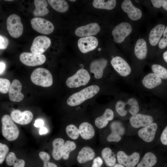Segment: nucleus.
I'll return each mask as SVG.
<instances>
[{"mask_svg": "<svg viewBox=\"0 0 167 167\" xmlns=\"http://www.w3.org/2000/svg\"><path fill=\"white\" fill-rule=\"evenodd\" d=\"M31 24L32 28L41 34L48 35L54 30V26L50 21L40 17H35L32 19Z\"/></svg>", "mask_w": 167, "mask_h": 167, "instance_id": "nucleus-6", "label": "nucleus"}, {"mask_svg": "<svg viewBox=\"0 0 167 167\" xmlns=\"http://www.w3.org/2000/svg\"><path fill=\"white\" fill-rule=\"evenodd\" d=\"M132 29L131 25L127 22H123L117 25L112 32L114 41L118 43H122L131 33Z\"/></svg>", "mask_w": 167, "mask_h": 167, "instance_id": "nucleus-7", "label": "nucleus"}, {"mask_svg": "<svg viewBox=\"0 0 167 167\" xmlns=\"http://www.w3.org/2000/svg\"><path fill=\"white\" fill-rule=\"evenodd\" d=\"M157 161L155 155L151 152L145 154L137 167H152L155 165Z\"/></svg>", "mask_w": 167, "mask_h": 167, "instance_id": "nucleus-30", "label": "nucleus"}, {"mask_svg": "<svg viewBox=\"0 0 167 167\" xmlns=\"http://www.w3.org/2000/svg\"><path fill=\"white\" fill-rule=\"evenodd\" d=\"M108 61L104 58L95 60L92 61L90 66V72L93 73L96 79H100L103 76L104 70L106 66Z\"/></svg>", "mask_w": 167, "mask_h": 167, "instance_id": "nucleus-22", "label": "nucleus"}, {"mask_svg": "<svg viewBox=\"0 0 167 167\" xmlns=\"http://www.w3.org/2000/svg\"><path fill=\"white\" fill-rule=\"evenodd\" d=\"M148 49L146 41L142 38L137 40L134 48V53L136 58L143 60L146 57Z\"/></svg>", "mask_w": 167, "mask_h": 167, "instance_id": "nucleus-27", "label": "nucleus"}, {"mask_svg": "<svg viewBox=\"0 0 167 167\" xmlns=\"http://www.w3.org/2000/svg\"><path fill=\"white\" fill-rule=\"evenodd\" d=\"M22 88L21 84L19 80L15 79L12 81L9 90V97L11 101L19 102L23 100L24 95L21 92Z\"/></svg>", "mask_w": 167, "mask_h": 167, "instance_id": "nucleus-20", "label": "nucleus"}, {"mask_svg": "<svg viewBox=\"0 0 167 167\" xmlns=\"http://www.w3.org/2000/svg\"><path fill=\"white\" fill-rule=\"evenodd\" d=\"M157 129V124L155 122H152L140 129L138 132V135L144 141L150 142L154 139Z\"/></svg>", "mask_w": 167, "mask_h": 167, "instance_id": "nucleus-21", "label": "nucleus"}, {"mask_svg": "<svg viewBox=\"0 0 167 167\" xmlns=\"http://www.w3.org/2000/svg\"><path fill=\"white\" fill-rule=\"evenodd\" d=\"M162 6L164 9L167 11V0H163Z\"/></svg>", "mask_w": 167, "mask_h": 167, "instance_id": "nucleus-49", "label": "nucleus"}, {"mask_svg": "<svg viewBox=\"0 0 167 167\" xmlns=\"http://www.w3.org/2000/svg\"><path fill=\"white\" fill-rule=\"evenodd\" d=\"M39 155L43 162V167H58L55 163L49 161L50 156L47 152L41 151L39 152Z\"/></svg>", "mask_w": 167, "mask_h": 167, "instance_id": "nucleus-37", "label": "nucleus"}, {"mask_svg": "<svg viewBox=\"0 0 167 167\" xmlns=\"http://www.w3.org/2000/svg\"><path fill=\"white\" fill-rule=\"evenodd\" d=\"M161 79L154 73H149L145 75L142 82L143 86L148 89L153 88L162 83Z\"/></svg>", "mask_w": 167, "mask_h": 167, "instance_id": "nucleus-25", "label": "nucleus"}, {"mask_svg": "<svg viewBox=\"0 0 167 167\" xmlns=\"http://www.w3.org/2000/svg\"><path fill=\"white\" fill-rule=\"evenodd\" d=\"M77 145L76 142L72 140H67L64 144L62 150V158L65 160H68L70 154L77 149Z\"/></svg>", "mask_w": 167, "mask_h": 167, "instance_id": "nucleus-31", "label": "nucleus"}, {"mask_svg": "<svg viewBox=\"0 0 167 167\" xmlns=\"http://www.w3.org/2000/svg\"><path fill=\"white\" fill-rule=\"evenodd\" d=\"M98 50L99 51H101V49L100 48H99L98 49Z\"/></svg>", "mask_w": 167, "mask_h": 167, "instance_id": "nucleus-53", "label": "nucleus"}, {"mask_svg": "<svg viewBox=\"0 0 167 167\" xmlns=\"http://www.w3.org/2000/svg\"><path fill=\"white\" fill-rule=\"evenodd\" d=\"M6 162L8 165H13V167H24L25 164V161L23 160L18 159L13 152H10L7 155Z\"/></svg>", "mask_w": 167, "mask_h": 167, "instance_id": "nucleus-34", "label": "nucleus"}, {"mask_svg": "<svg viewBox=\"0 0 167 167\" xmlns=\"http://www.w3.org/2000/svg\"><path fill=\"white\" fill-rule=\"evenodd\" d=\"M19 58L24 64L28 66H35L43 64L45 61V56L32 53L23 52L21 54Z\"/></svg>", "mask_w": 167, "mask_h": 167, "instance_id": "nucleus-8", "label": "nucleus"}, {"mask_svg": "<svg viewBox=\"0 0 167 167\" xmlns=\"http://www.w3.org/2000/svg\"><path fill=\"white\" fill-rule=\"evenodd\" d=\"M153 121V118L151 116L141 113L132 115L130 118L131 125L135 128L145 127L152 123Z\"/></svg>", "mask_w": 167, "mask_h": 167, "instance_id": "nucleus-17", "label": "nucleus"}, {"mask_svg": "<svg viewBox=\"0 0 167 167\" xmlns=\"http://www.w3.org/2000/svg\"><path fill=\"white\" fill-rule=\"evenodd\" d=\"M100 153V156L107 166L112 167L116 164L115 156L110 148L105 147L101 150Z\"/></svg>", "mask_w": 167, "mask_h": 167, "instance_id": "nucleus-26", "label": "nucleus"}, {"mask_svg": "<svg viewBox=\"0 0 167 167\" xmlns=\"http://www.w3.org/2000/svg\"><path fill=\"white\" fill-rule=\"evenodd\" d=\"M100 30V27L96 23H90L77 28L75 31V34L79 37L92 36L98 33Z\"/></svg>", "mask_w": 167, "mask_h": 167, "instance_id": "nucleus-15", "label": "nucleus"}, {"mask_svg": "<svg viewBox=\"0 0 167 167\" xmlns=\"http://www.w3.org/2000/svg\"><path fill=\"white\" fill-rule=\"evenodd\" d=\"M121 7L132 20H137L142 17V14L141 10L135 6L130 0H124L122 3Z\"/></svg>", "mask_w": 167, "mask_h": 167, "instance_id": "nucleus-19", "label": "nucleus"}, {"mask_svg": "<svg viewBox=\"0 0 167 167\" xmlns=\"http://www.w3.org/2000/svg\"><path fill=\"white\" fill-rule=\"evenodd\" d=\"M51 44L50 39L45 36H39L34 39L30 48L32 53L41 54L44 52Z\"/></svg>", "mask_w": 167, "mask_h": 167, "instance_id": "nucleus-9", "label": "nucleus"}, {"mask_svg": "<svg viewBox=\"0 0 167 167\" xmlns=\"http://www.w3.org/2000/svg\"><path fill=\"white\" fill-rule=\"evenodd\" d=\"M90 79V76L88 71L85 69H81L67 79L66 84L69 88H78L86 85Z\"/></svg>", "mask_w": 167, "mask_h": 167, "instance_id": "nucleus-4", "label": "nucleus"}, {"mask_svg": "<svg viewBox=\"0 0 167 167\" xmlns=\"http://www.w3.org/2000/svg\"><path fill=\"white\" fill-rule=\"evenodd\" d=\"M116 1L115 0H94L92 5L94 7L99 9L111 10L115 6Z\"/></svg>", "mask_w": 167, "mask_h": 167, "instance_id": "nucleus-32", "label": "nucleus"}, {"mask_svg": "<svg viewBox=\"0 0 167 167\" xmlns=\"http://www.w3.org/2000/svg\"><path fill=\"white\" fill-rule=\"evenodd\" d=\"M116 157L118 163L126 167H135L139 161L140 155L135 152L128 156L124 151H119L117 153Z\"/></svg>", "mask_w": 167, "mask_h": 167, "instance_id": "nucleus-10", "label": "nucleus"}, {"mask_svg": "<svg viewBox=\"0 0 167 167\" xmlns=\"http://www.w3.org/2000/svg\"><path fill=\"white\" fill-rule=\"evenodd\" d=\"M9 151L8 146L5 144L0 143V164L4 161L6 155Z\"/></svg>", "mask_w": 167, "mask_h": 167, "instance_id": "nucleus-40", "label": "nucleus"}, {"mask_svg": "<svg viewBox=\"0 0 167 167\" xmlns=\"http://www.w3.org/2000/svg\"><path fill=\"white\" fill-rule=\"evenodd\" d=\"M151 68L153 72L161 79H167V69L165 68L159 64H154L152 66Z\"/></svg>", "mask_w": 167, "mask_h": 167, "instance_id": "nucleus-36", "label": "nucleus"}, {"mask_svg": "<svg viewBox=\"0 0 167 167\" xmlns=\"http://www.w3.org/2000/svg\"><path fill=\"white\" fill-rule=\"evenodd\" d=\"M65 142L64 139L61 138H56L53 141L52 156L55 160L59 161L62 158V150Z\"/></svg>", "mask_w": 167, "mask_h": 167, "instance_id": "nucleus-28", "label": "nucleus"}, {"mask_svg": "<svg viewBox=\"0 0 167 167\" xmlns=\"http://www.w3.org/2000/svg\"><path fill=\"white\" fill-rule=\"evenodd\" d=\"M2 132L3 136L9 141L16 139L19 135L18 127L9 115H3L1 119Z\"/></svg>", "mask_w": 167, "mask_h": 167, "instance_id": "nucleus-2", "label": "nucleus"}, {"mask_svg": "<svg viewBox=\"0 0 167 167\" xmlns=\"http://www.w3.org/2000/svg\"><path fill=\"white\" fill-rule=\"evenodd\" d=\"M114 118V113L110 109H106L102 115L97 117L94 121L96 128L101 130L105 127L109 122L112 120Z\"/></svg>", "mask_w": 167, "mask_h": 167, "instance_id": "nucleus-23", "label": "nucleus"}, {"mask_svg": "<svg viewBox=\"0 0 167 167\" xmlns=\"http://www.w3.org/2000/svg\"><path fill=\"white\" fill-rule=\"evenodd\" d=\"M48 132L47 129L44 126L41 128L39 130V134L41 135L46 134Z\"/></svg>", "mask_w": 167, "mask_h": 167, "instance_id": "nucleus-47", "label": "nucleus"}, {"mask_svg": "<svg viewBox=\"0 0 167 167\" xmlns=\"http://www.w3.org/2000/svg\"><path fill=\"white\" fill-rule=\"evenodd\" d=\"M99 90L100 88L97 85L90 86L71 96L67 99V103L71 106L79 105L94 96Z\"/></svg>", "mask_w": 167, "mask_h": 167, "instance_id": "nucleus-1", "label": "nucleus"}, {"mask_svg": "<svg viewBox=\"0 0 167 167\" xmlns=\"http://www.w3.org/2000/svg\"><path fill=\"white\" fill-rule=\"evenodd\" d=\"M78 127L80 138L84 141H90L95 137V128L90 123L84 122L80 123Z\"/></svg>", "mask_w": 167, "mask_h": 167, "instance_id": "nucleus-18", "label": "nucleus"}, {"mask_svg": "<svg viewBox=\"0 0 167 167\" xmlns=\"http://www.w3.org/2000/svg\"><path fill=\"white\" fill-rule=\"evenodd\" d=\"M103 161L100 156H96L92 161L91 167H101Z\"/></svg>", "mask_w": 167, "mask_h": 167, "instance_id": "nucleus-42", "label": "nucleus"}, {"mask_svg": "<svg viewBox=\"0 0 167 167\" xmlns=\"http://www.w3.org/2000/svg\"><path fill=\"white\" fill-rule=\"evenodd\" d=\"M9 43L8 39L5 36L0 35V49H5L7 47Z\"/></svg>", "mask_w": 167, "mask_h": 167, "instance_id": "nucleus-43", "label": "nucleus"}, {"mask_svg": "<svg viewBox=\"0 0 167 167\" xmlns=\"http://www.w3.org/2000/svg\"><path fill=\"white\" fill-rule=\"evenodd\" d=\"M70 1H72V2H75V0H70Z\"/></svg>", "mask_w": 167, "mask_h": 167, "instance_id": "nucleus-54", "label": "nucleus"}, {"mask_svg": "<svg viewBox=\"0 0 167 167\" xmlns=\"http://www.w3.org/2000/svg\"><path fill=\"white\" fill-rule=\"evenodd\" d=\"M163 35V37L161 39L158 44L159 47L161 49H164L167 46V26L165 28Z\"/></svg>", "mask_w": 167, "mask_h": 167, "instance_id": "nucleus-41", "label": "nucleus"}, {"mask_svg": "<svg viewBox=\"0 0 167 167\" xmlns=\"http://www.w3.org/2000/svg\"><path fill=\"white\" fill-rule=\"evenodd\" d=\"M151 2L153 6L156 8H159L162 6L163 0H152Z\"/></svg>", "mask_w": 167, "mask_h": 167, "instance_id": "nucleus-45", "label": "nucleus"}, {"mask_svg": "<svg viewBox=\"0 0 167 167\" xmlns=\"http://www.w3.org/2000/svg\"><path fill=\"white\" fill-rule=\"evenodd\" d=\"M49 5L55 11L61 13L66 11L69 6L67 2L64 0H48Z\"/></svg>", "mask_w": 167, "mask_h": 167, "instance_id": "nucleus-33", "label": "nucleus"}, {"mask_svg": "<svg viewBox=\"0 0 167 167\" xmlns=\"http://www.w3.org/2000/svg\"><path fill=\"white\" fill-rule=\"evenodd\" d=\"M34 1L35 6V8L33 11L34 16H44L49 13V10L47 8L48 4L46 0H35Z\"/></svg>", "mask_w": 167, "mask_h": 167, "instance_id": "nucleus-29", "label": "nucleus"}, {"mask_svg": "<svg viewBox=\"0 0 167 167\" xmlns=\"http://www.w3.org/2000/svg\"><path fill=\"white\" fill-rule=\"evenodd\" d=\"M6 24L7 31L12 37L17 38L22 35L24 27L19 16L14 14L11 15L7 19Z\"/></svg>", "mask_w": 167, "mask_h": 167, "instance_id": "nucleus-5", "label": "nucleus"}, {"mask_svg": "<svg viewBox=\"0 0 167 167\" xmlns=\"http://www.w3.org/2000/svg\"><path fill=\"white\" fill-rule=\"evenodd\" d=\"M11 117L13 120L19 124L25 125L29 124L32 120L33 115L28 110L22 112L16 109L12 111L11 113Z\"/></svg>", "mask_w": 167, "mask_h": 167, "instance_id": "nucleus-16", "label": "nucleus"}, {"mask_svg": "<svg viewBox=\"0 0 167 167\" xmlns=\"http://www.w3.org/2000/svg\"><path fill=\"white\" fill-rule=\"evenodd\" d=\"M125 102L122 101H118L115 105V109L118 113L121 116H124L127 112L125 110Z\"/></svg>", "mask_w": 167, "mask_h": 167, "instance_id": "nucleus-39", "label": "nucleus"}, {"mask_svg": "<svg viewBox=\"0 0 167 167\" xmlns=\"http://www.w3.org/2000/svg\"><path fill=\"white\" fill-rule=\"evenodd\" d=\"M5 64L2 62H0V73L1 75L4 71L5 68Z\"/></svg>", "mask_w": 167, "mask_h": 167, "instance_id": "nucleus-48", "label": "nucleus"}, {"mask_svg": "<svg viewBox=\"0 0 167 167\" xmlns=\"http://www.w3.org/2000/svg\"><path fill=\"white\" fill-rule=\"evenodd\" d=\"M165 28L164 25L160 24L154 27L150 31L149 41L152 45L155 46L159 43Z\"/></svg>", "mask_w": 167, "mask_h": 167, "instance_id": "nucleus-24", "label": "nucleus"}, {"mask_svg": "<svg viewBox=\"0 0 167 167\" xmlns=\"http://www.w3.org/2000/svg\"><path fill=\"white\" fill-rule=\"evenodd\" d=\"M11 84L7 79H0V92L2 93H6L9 90Z\"/></svg>", "mask_w": 167, "mask_h": 167, "instance_id": "nucleus-38", "label": "nucleus"}, {"mask_svg": "<svg viewBox=\"0 0 167 167\" xmlns=\"http://www.w3.org/2000/svg\"><path fill=\"white\" fill-rule=\"evenodd\" d=\"M65 131L67 135L73 141L76 142L80 138L78 127L76 125L70 124L67 125Z\"/></svg>", "mask_w": 167, "mask_h": 167, "instance_id": "nucleus-35", "label": "nucleus"}, {"mask_svg": "<svg viewBox=\"0 0 167 167\" xmlns=\"http://www.w3.org/2000/svg\"><path fill=\"white\" fill-rule=\"evenodd\" d=\"M5 1H13V0H5Z\"/></svg>", "mask_w": 167, "mask_h": 167, "instance_id": "nucleus-52", "label": "nucleus"}, {"mask_svg": "<svg viewBox=\"0 0 167 167\" xmlns=\"http://www.w3.org/2000/svg\"><path fill=\"white\" fill-rule=\"evenodd\" d=\"M98 44L97 39L92 36L81 37L78 41V48L80 51L83 53L94 50Z\"/></svg>", "mask_w": 167, "mask_h": 167, "instance_id": "nucleus-13", "label": "nucleus"}, {"mask_svg": "<svg viewBox=\"0 0 167 167\" xmlns=\"http://www.w3.org/2000/svg\"><path fill=\"white\" fill-rule=\"evenodd\" d=\"M111 132L106 138L109 142H117L121 140L122 136L124 134L125 129L122 124L118 121H114L110 125Z\"/></svg>", "mask_w": 167, "mask_h": 167, "instance_id": "nucleus-12", "label": "nucleus"}, {"mask_svg": "<svg viewBox=\"0 0 167 167\" xmlns=\"http://www.w3.org/2000/svg\"><path fill=\"white\" fill-rule=\"evenodd\" d=\"M44 122L41 119H37L35 120L34 125L36 127H40L43 126Z\"/></svg>", "mask_w": 167, "mask_h": 167, "instance_id": "nucleus-46", "label": "nucleus"}, {"mask_svg": "<svg viewBox=\"0 0 167 167\" xmlns=\"http://www.w3.org/2000/svg\"><path fill=\"white\" fill-rule=\"evenodd\" d=\"M96 156L94 149L89 146L82 147L77 153L76 160L79 164H83L92 161Z\"/></svg>", "mask_w": 167, "mask_h": 167, "instance_id": "nucleus-14", "label": "nucleus"}, {"mask_svg": "<svg viewBox=\"0 0 167 167\" xmlns=\"http://www.w3.org/2000/svg\"><path fill=\"white\" fill-rule=\"evenodd\" d=\"M161 143L165 145H167V126L162 131L160 137Z\"/></svg>", "mask_w": 167, "mask_h": 167, "instance_id": "nucleus-44", "label": "nucleus"}, {"mask_svg": "<svg viewBox=\"0 0 167 167\" xmlns=\"http://www.w3.org/2000/svg\"><path fill=\"white\" fill-rule=\"evenodd\" d=\"M163 57L164 60L167 63V50L164 52L163 55Z\"/></svg>", "mask_w": 167, "mask_h": 167, "instance_id": "nucleus-50", "label": "nucleus"}, {"mask_svg": "<svg viewBox=\"0 0 167 167\" xmlns=\"http://www.w3.org/2000/svg\"><path fill=\"white\" fill-rule=\"evenodd\" d=\"M30 79L35 84L44 87L51 86L53 83L51 73L47 69L42 68L34 70L31 75Z\"/></svg>", "mask_w": 167, "mask_h": 167, "instance_id": "nucleus-3", "label": "nucleus"}, {"mask_svg": "<svg viewBox=\"0 0 167 167\" xmlns=\"http://www.w3.org/2000/svg\"><path fill=\"white\" fill-rule=\"evenodd\" d=\"M111 63L115 70L121 76L126 77L130 74V66L121 57L117 56L113 58L111 61Z\"/></svg>", "mask_w": 167, "mask_h": 167, "instance_id": "nucleus-11", "label": "nucleus"}, {"mask_svg": "<svg viewBox=\"0 0 167 167\" xmlns=\"http://www.w3.org/2000/svg\"><path fill=\"white\" fill-rule=\"evenodd\" d=\"M112 167H125L123 165L120 164H116L114 166Z\"/></svg>", "mask_w": 167, "mask_h": 167, "instance_id": "nucleus-51", "label": "nucleus"}]
</instances>
